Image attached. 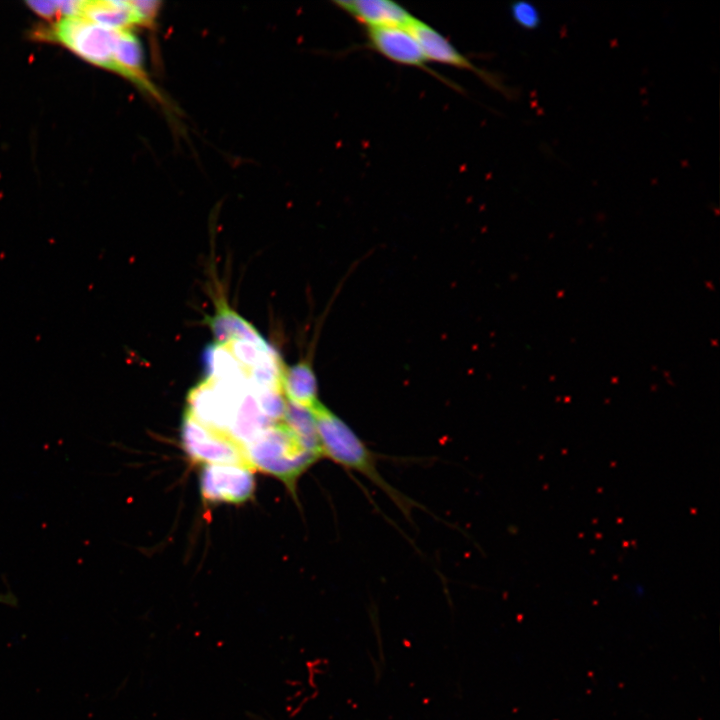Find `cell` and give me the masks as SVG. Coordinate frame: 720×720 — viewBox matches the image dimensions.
Here are the masks:
<instances>
[{
	"instance_id": "11",
	"label": "cell",
	"mask_w": 720,
	"mask_h": 720,
	"mask_svg": "<svg viewBox=\"0 0 720 720\" xmlns=\"http://www.w3.org/2000/svg\"><path fill=\"white\" fill-rule=\"evenodd\" d=\"M79 16L98 25L116 30H129L131 26L140 24L130 1H81Z\"/></svg>"
},
{
	"instance_id": "6",
	"label": "cell",
	"mask_w": 720,
	"mask_h": 720,
	"mask_svg": "<svg viewBox=\"0 0 720 720\" xmlns=\"http://www.w3.org/2000/svg\"><path fill=\"white\" fill-rule=\"evenodd\" d=\"M368 46L390 61L432 73L441 81L444 79L435 74L428 66L420 44L408 28L383 27L367 29Z\"/></svg>"
},
{
	"instance_id": "15",
	"label": "cell",
	"mask_w": 720,
	"mask_h": 720,
	"mask_svg": "<svg viewBox=\"0 0 720 720\" xmlns=\"http://www.w3.org/2000/svg\"><path fill=\"white\" fill-rule=\"evenodd\" d=\"M250 388L256 396L261 412L273 423L282 421L286 409L283 392L268 388Z\"/></svg>"
},
{
	"instance_id": "12",
	"label": "cell",
	"mask_w": 720,
	"mask_h": 720,
	"mask_svg": "<svg viewBox=\"0 0 720 720\" xmlns=\"http://www.w3.org/2000/svg\"><path fill=\"white\" fill-rule=\"evenodd\" d=\"M281 386L285 398L296 405L311 410L319 403L317 380L309 361L285 366Z\"/></svg>"
},
{
	"instance_id": "14",
	"label": "cell",
	"mask_w": 720,
	"mask_h": 720,
	"mask_svg": "<svg viewBox=\"0 0 720 720\" xmlns=\"http://www.w3.org/2000/svg\"><path fill=\"white\" fill-rule=\"evenodd\" d=\"M224 345L246 371L278 354L273 347L264 349L245 340H233Z\"/></svg>"
},
{
	"instance_id": "5",
	"label": "cell",
	"mask_w": 720,
	"mask_h": 720,
	"mask_svg": "<svg viewBox=\"0 0 720 720\" xmlns=\"http://www.w3.org/2000/svg\"><path fill=\"white\" fill-rule=\"evenodd\" d=\"M255 491L253 471L230 464L204 465L200 474V493L206 504H240Z\"/></svg>"
},
{
	"instance_id": "18",
	"label": "cell",
	"mask_w": 720,
	"mask_h": 720,
	"mask_svg": "<svg viewBox=\"0 0 720 720\" xmlns=\"http://www.w3.org/2000/svg\"><path fill=\"white\" fill-rule=\"evenodd\" d=\"M27 5L40 16L50 18L57 14L56 1H28Z\"/></svg>"
},
{
	"instance_id": "1",
	"label": "cell",
	"mask_w": 720,
	"mask_h": 720,
	"mask_svg": "<svg viewBox=\"0 0 720 720\" xmlns=\"http://www.w3.org/2000/svg\"><path fill=\"white\" fill-rule=\"evenodd\" d=\"M311 411L322 456L368 478L408 515L414 502L385 480L377 469L375 455L354 430L320 402Z\"/></svg>"
},
{
	"instance_id": "10",
	"label": "cell",
	"mask_w": 720,
	"mask_h": 720,
	"mask_svg": "<svg viewBox=\"0 0 720 720\" xmlns=\"http://www.w3.org/2000/svg\"><path fill=\"white\" fill-rule=\"evenodd\" d=\"M143 59L142 46L137 37L129 30H120L114 52L115 72L158 98V91L144 71Z\"/></svg>"
},
{
	"instance_id": "2",
	"label": "cell",
	"mask_w": 720,
	"mask_h": 720,
	"mask_svg": "<svg viewBox=\"0 0 720 720\" xmlns=\"http://www.w3.org/2000/svg\"><path fill=\"white\" fill-rule=\"evenodd\" d=\"M254 470L283 481L294 494L296 482L322 455L306 446L283 421L274 423L245 446Z\"/></svg>"
},
{
	"instance_id": "8",
	"label": "cell",
	"mask_w": 720,
	"mask_h": 720,
	"mask_svg": "<svg viewBox=\"0 0 720 720\" xmlns=\"http://www.w3.org/2000/svg\"><path fill=\"white\" fill-rule=\"evenodd\" d=\"M335 6L369 28H409L415 17L404 7L388 0H341Z\"/></svg>"
},
{
	"instance_id": "4",
	"label": "cell",
	"mask_w": 720,
	"mask_h": 720,
	"mask_svg": "<svg viewBox=\"0 0 720 720\" xmlns=\"http://www.w3.org/2000/svg\"><path fill=\"white\" fill-rule=\"evenodd\" d=\"M119 32L82 16L65 17L52 30L54 38L74 53L113 72L116 71L114 52Z\"/></svg>"
},
{
	"instance_id": "9",
	"label": "cell",
	"mask_w": 720,
	"mask_h": 720,
	"mask_svg": "<svg viewBox=\"0 0 720 720\" xmlns=\"http://www.w3.org/2000/svg\"><path fill=\"white\" fill-rule=\"evenodd\" d=\"M215 311L205 318L215 343L224 345L233 340H245L261 348L272 347L260 332L221 297L216 301Z\"/></svg>"
},
{
	"instance_id": "17",
	"label": "cell",
	"mask_w": 720,
	"mask_h": 720,
	"mask_svg": "<svg viewBox=\"0 0 720 720\" xmlns=\"http://www.w3.org/2000/svg\"><path fill=\"white\" fill-rule=\"evenodd\" d=\"M130 2L137 14L140 25L153 23L160 9L159 1L133 0Z\"/></svg>"
},
{
	"instance_id": "7",
	"label": "cell",
	"mask_w": 720,
	"mask_h": 720,
	"mask_svg": "<svg viewBox=\"0 0 720 720\" xmlns=\"http://www.w3.org/2000/svg\"><path fill=\"white\" fill-rule=\"evenodd\" d=\"M408 29L417 39L428 61L471 71L487 81L488 84L499 87L497 81L475 66L447 38L427 23L415 18Z\"/></svg>"
},
{
	"instance_id": "13",
	"label": "cell",
	"mask_w": 720,
	"mask_h": 720,
	"mask_svg": "<svg viewBox=\"0 0 720 720\" xmlns=\"http://www.w3.org/2000/svg\"><path fill=\"white\" fill-rule=\"evenodd\" d=\"M282 421L306 446L322 455L315 418L310 409L296 405L286 399V409Z\"/></svg>"
},
{
	"instance_id": "16",
	"label": "cell",
	"mask_w": 720,
	"mask_h": 720,
	"mask_svg": "<svg viewBox=\"0 0 720 720\" xmlns=\"http://www.w3.org/2000/svg\"><path fill=\"white\" fill-rule=\"evenodd\" d=\"M510 13L514 22L524 29H535L541 22L538 8L528 1L514 2L510 7Z\"/></svg>"
},
{
	"instance_id": "3",
	"label": "cell",
	"mask_w": 720,
	"mask_h": 720,
	"mask_svg": "<svg viewBox=\"0 0 720 720\" xmlns=\"http://www.w3.org/2000/svg\"><path fill=\"white\" fill-rule=\"evenodd\" d=\"M181 443L193 463L230 464L254 471L245 447L228 433L205 426L184 410Z\"/></svg>"
}]
</instances>
